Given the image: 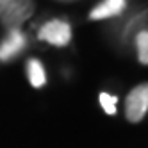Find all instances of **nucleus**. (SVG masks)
I'll use <instances>...</instances> for the list:
<instances>
[{"mask_svg":"<svg viewBox=\"0 0 148 148\" xmlns=\"http://www.w3.org/2000/svg\"><path fill=\"white\" fill-rule=\"evenodd\" d=\"M137 45V57L143 64H148V30H141L136 38Z\"/></svg>","mask_w":148,"mask_h":148,"instance_id":"nucleus-7","label":"nucleus"},{"mask_svg":"<svg viewBox=\"0 0 148 148\" xmlns=\"http://www.w3.org/2000/svg\"><path fill=\"white\" fill-rule=\"evenodd\" d=\"M148 111V82L139 84L136 86L129 97H127L125 102V114H127V120L137 123L145 118V114Z\"/></svg>","mask_w":148,"mask_h":148,"instance_id":"nucleus-2","label":"nucleus"},{"mask_svg":"<svg viewBox=\"0 0 148 148\" xmlns=\"http://www.w3.org/2000/svg\"><path fill=\"white\" fill-rule=\"evenodd\" d=\"M34 11L32 0H0V22L9 29H18Z\"/></svg>","mask_w":148,"mask_h":148,"instance_id":"nucleus-1","label":"nucleus"},{"mask_svg":"<svg viewBox=\"0 0 148 148\" xmlns=\"http://www.w3.org/2000/svg\"><path fill=\"white\" fill-rule=\"evenodd\" d=\"M27 75H29V82L32 84L34 88H41L47 82V75H45L43 64H41L38 59H30L27 62Z\"/></svg>","mask_w":148,"mask_h":148,"instance_id":"nucleus-6","label":"nucleus"},{"mask_svg":"<svg viewBox=\"0 0 148 148\" xmlns=\"http://www.w3.org/2000/svg\"><path fill=\"white\" fill-rule=\"evenodd\" d=\"M39 39L56 47H66L71 39V27L62 20H52L39 29Z\"/></svg>","mask_w":148,"mask_h":148,"instance_id":"nucleus-3","label":"nucleus"},{"mask_svg":"<svg viewBox=\"0 0 148 148\" xmlns=\"http://www.w3.org/2000/svg\"><path fill=\"white\" fill-rule=\"evenodd\" d=\"M127 7V0H103L102 4L91 11L89 18L91 20H103V18H111L123 13V9Z\"/></svg>","mask_w":148,"mask_h":148,"instance_id":"nucleus-5","label":"nucleus"},{"mask_svg":"<svg viewBox=\"0 0 148 148\" xmlns=\"http://www.w3.org/2000/svg\"><path fill=\"white\" fill-rule=\"evenodd\" d=\"M25 47V36L18 29L9 30L7 38L0 43V59L2 61H11L14 56H18Z\"/></svg>","mask_w":148,"mask_h":148,"instance_id":"nucleus-4","label":"nucleus"},{"mask_svg":"<svg viewBox=\"0 0 148 148\" xmlns=\"http://www.w3.org/2000/svg\"><path fill=\"white\" fill-rule=\"evenodd\" d=\"M116 102H118V98L112 97V95H107V93L100 95V105L103 107V111L107 114H114L116 112Z\"/></svg>","mask_w":148,"mask_h":148,"instance_id":"nucleus-8","label":"nucleus"}]
</instances>
